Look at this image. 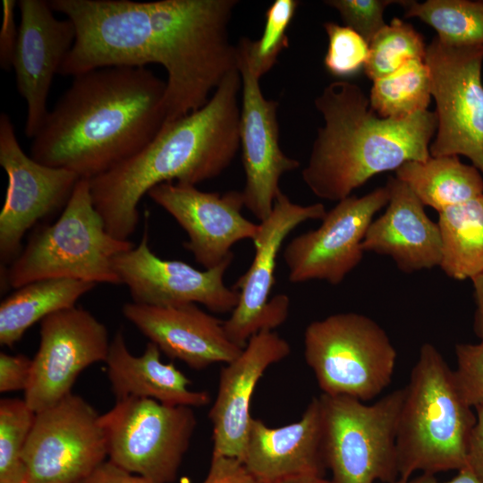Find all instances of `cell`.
Returning <instances> with one entry per match:
<instances>
[{
	"instance_id": "cell-1",
	"label": "cell",
	"mask_w": 483,
	"mask_h": 483,
	"mask_svg": "<svg viewBox=\"0 0 483 483\" xmlns=\"http://www.w3.org/2000/svg\"><path fill=\"white\" fill-rule=\"evenodd\" d=\"M166 81L146 66L74 77L32 139L30 157L91 180L142 150L166 120Z\"/></svg>"
},
{
	"instance_id": "cell-2",
	"label": "cell",
	"mask_w": 483,
	"mask_h": 483,
	"mask_svg": "<svg viewBox=\"0 0 483 483\" xmlns=\"http://www.w3.org/2000/svg\"><path fill=\"white\" fill-rule=\"evenodd\" d=\"M239 69L225 76L200 109L165 123L139 153L89 180L94 206L107 232L126 241L138 221V205L157 184L197 185L219 176L240 148Z\"/></svg>"
},
{
	"instance_id": "cell-3",
	"label": "cell",
	"mask_w": 483,
	"mask_h": 483,
	"mask_svg": "<svg viewBox=\"0 0 483 483\" xmlns=\"http://www.w3.org/2000/svg\"><path fill=\"white\" fill-rule=\"evenodd\" d=\"M314 103L324 125L301 177L320 199L338 202L379 173L430 157L437 126L435 112L383 118L360 87L346 80L328 84Z\"/></svg>"
},
{
	"instance_id": "cell-4",
	"label": "cell",
	"mask_w": 483,
	"mask_h": 483,
	"mask_svg": "<svg viewBox=\"0 0 483 483\" xmlns=\"http://www.w3.org/2000/svg\"><path fill=\"white\" fill-rule=\"evenodd\" d=\"M403 392L396 437L400 479L466 467L476 414L433 344L420 347Z\"/></svg>"
},
{
	"instance_id": "cell-5",
	"label": "cell",
	"mask_w": 483,
	"mask_h": 483,
	"mask_svg": "<svg viewBox=\"0 0 483 483\" xmlns=\"http://www.w3.org/2000/svg\"><path fill=\"white\" fill-rule=\"evenodd\" d=\"M134 246L107 232L94 206L89 181L80 179L59 218L35 233L4 271V284L17 289L55 278L122 284L113 259Z\"/></svg>"
},
{
	"instance_id": "cell-6",
	"label": "cell",
	"mask_w": 483,
	"mask_h": 483,
	"mask_svg": "<svg viewBox=\"0 0 483 483\" xmlns=\"http://www.w3.org/2000/svg\"><path fill=\"white\" fill-rule=\"evenodd\" d=\"M303 345L322 394L364 402L391 383L396 351L386 331L363 314L340 312L312 321Z\"/></svg>"
},
{
	"instance_id": "cell-7",
	"label": "cell",
	"mask_w": 483,
	"mask_h": 483,
	"mask_svg": "<svg viewBox=\"0 0 483 483\" xmlns=\"http://www.w3.org/2000/svg\"><path fill=\"white\" fill-rule=\"evenodd\" d=\"M403 388L373 404L320 394L324 452L332 483H392L400 479L397 427Z\"/></svg>"
},
{
	"instance_id": "cell-8",
	"label": "cell",
	"mask_w": 483,
	"mask_h": 483,
	"mask_svg": "<svg viewBox=\"0 0 483 483\" xmlns=\"http://www.w3.org/2000/svg\"><path fill=\"white\" fill-rule=\"evenodd\" d=\"M109 461L157 483L173 482L197 426L188 406L163 404L148 398L116 400L101 415Z\"/></svg>"
},
{
	"instance_id": "cell-9",
	"label": "cell",
	"mask_w": 483,
	"mask_h": 483,
	"mask_svg": "<svg viewBox=\"0 0 483 483\" xmlns=\"http://www.w3.org/2000/svg\"><path fill=\"white\" fill-rule=\"evenodd\" d=\"M425 61L437 120L430 156L462 155L483 174V46H450L436 37Z\"/></svg>"
},
{
	"instance_id": "cell-10",
	"label": "cell",
	"mask_w": 483,
	"mask_h": 483,
	"mask_svg": "<svg viewBox=\"0 0 483 483\" xmlns=\"http://www.w3.org/2000/svg\"><path fill=\"white\" fill-rule=\"evenodd\" d=\"M106 456L101 415L71 393L36 412L23 452L24 483H78Z\"/></svg>"
},
{
	"instance_id": "cell-11",
	"label": "cell",
	"mask_w": 483,
	"mask_h": 483,
	"mask_svg": "<svg viewBox=\"0 0 483 483\" xmlns=\"http://www.w3.org/2000/svg\"><path fill=\"white\" fill-rule=\"evenodd\" d=\"M326 214L322 203L303 206L292 202L282 191L277 195L270 215L259 224L253 241V260L233 286L240 292L239 301L224 321V328L233 343L244 348L254 335L261 330H274L286 320L289 297L278 294L269 299L278 253L285 238L299 225L322 220Z\"/></svg>"
},
{
	"instance_id": "cell-12",
	"label": "cell",
	"mask_w": 483,
	"mask_h": 483,
	"mask_svg": "<svg viewBox=\"0 0 483 483\" xmlns=\"http://www.w3.org/2000/svg\"><path fill=\"white\" fill-rule=\"evenodd\" d=\"M0 165L8 178L0 213V260L4 271L21 253L25 233L40 219L64 208L80 178L26 155L5 113L0 115Z\"/></svg>"
},
{
	"instance_id": "cell-13",
	"label": "cell",
	"mask_w": 483,
	"mask_h": 483,
	"mask_svg": "<svg viewBox=\"0 0 483 483\" xmlns=\"http://www.w3.org/2000/svg\"><path fill=\"white\" fill-rule=\"evenodd\" d=\"M389 197L386 185L361 197L351 195L326 211L318 228L292 238L283 253L289 281L341 284L360 263L367 230Z\"/></svg>"
},
{
	"instance_id": "cell-14",
	"label": "cell",
	"mask_w": 483,
	"mask_h": 483,
	"mask_svg": "<svg viewBox=\"0 0 483 483\" xmlns=\"http://www.w3.org/2000/svg\"><path fill=\"white\" fill-rule=\"evenodd\" d=\"M39 334V346L23 399L35 412L71 394L86 368L106 362L111 343L106 326L89 311L76 306L42 319Z\"/></svg>"
},
{
	"instance_id": "cell-15",
	"label": "cell",
	"mask_w": 483,
	"mask_h": 483,
	"mask_svg": "<svg viewBox=\"0 0 483 483\" xmlns=\"http://www.w3.org/2000/svg\"><path fill=\"white\" fill-rule=\"evenodd\" d=\"M147 226L138 246L113 259V268L128 287L132 302L160 307L199 303L222 314L235 309L240 292L224 282L233 257L202 271L184 261L162 259L149 248Z\"/></svg>"
},
{
	"instance_id": "cell-16",
	"label": "cell",
	"mask_w": 483,
	"mask_h": 483,
	"mask_svg": "<svg viewBox=\"0 0 483 483\" xmlns=\"http://www.w3.org/2000/svg\"><path fill=\"white\" fill-rule=\"evenodd\" d=\"M148 195L186 232L183 247L205 269L234 257L231 248L235 243L253 242L258 233L259 224L242 215V191L206 192L195 185L166 182L153 187Z\"/></svg>"
},
{
	"instance_id": "cell-17",
	"label": "cell",
	"mask_w": 483,
	"mask_h": 483,
	"mask_svg": "<svg viewBox=\"0 0 483 483\" xmlns=\"http://www.w3.org/2000/svg\"><path fill=\"white\" fill-rule=\"evenodd\" d=\"M242 77L240 148L245 173L242 194L244 206L258 220L271 213L281 176L300 167L301 163L286 156L279 145L278 103L267 99L259 79L238 54Z\"/></svg>"
},
{
	"instance_id": "cell-18",
	"label": "cell",
	"mask_w": 483,
	"mask_h": 483,
	"mask_svg": "<svg viewBox=\"0 0 483 483\" xmlns=\"http://www.w3.org/2000/svg\"><path fill=\"white\" fill-rule=\"evenodd\" d=\"M17 4L21 22L13 68L17 90L27 104L24 132L33 139L48 114L50 86L74 44L76 30L68 18L54 15L48 1Z\"/></svg>"
},
{
	"instance_id": "cell-19",
	"label": "cell",
	"mask_w": 483,
	"mask_h": 483,
	"mask_svg": "<svg viewBox=\"0 0 483 483\" xmlns=\"http://www.w3.org/2000/svg\"><path fill=\"white\" fill-rule=\"evenodd\" d=\"M291 352L289 343L274 330L254 335L219 375L218 388L208 412L212 424V454L238 458L242 462L253 417L250 402L258 382L272 365Z\"/></svg>"
},
{
	"instance_id": "cell-20",
	"label": "cell",
	"mask_w": 483,
	"mask_h": 483,
	"mask_svg": "<svg viewBox=\"0 0 483 483\" xmlns=\"http://www.w3.org/2000/svg\"><path fill=\"white\" fill-rule=\"evenodd\" d=\"M123 314L161 352L194 369L226 364L243 349L229 339L224 321L195 303L160 307L131 301L123 306Z\"/></svg>"
},
{
	"instance_id": "cell-21",
	"label": "cell",
	"mask_w": 483,
	"mask_h": 483,
	"mask_svg": "<svg viewBox=\"0 0 483 483\" xmlns=\"http://www.w3.org/2000/svg\"><path fill=\"white\" fill-rule=\"evenodd\" d=\"M242 462L262 483L324 477L326 464L319 397L310 401L299 420L285 426L272 428L252 418Z\"/></svg>"
},
{
	"instance_id": "cell-22",
	"label": "cell",
	"mask_w": 483,
	"mask_h": 483,
	"mask_svg": "<svg viewBox=\"0 0 483 483\" xmlns=\"http://www.w3.org/2000/svg\"><path fill=\"white\" fill-rule=\"evenodd\" d=\"M386 185L390 195L386 209L369 225L362 250L391 258L404 273L439 267L442 241L437 223L427 216L406 183L389 177Z\"/></svg>"
},
{
	"instance_id": "cell-23",
	"label": "cell",
	"mask_w": 483,
	"mask_h": 483,
	"mask_svg": "<svg viewBox=\"0 0 483 483\" xmlns=\"http://www.w3.org/2000/svg\"><path fill=\"white\" fill-rule=\"evenodd\" d=\"M160 355L161 351L152 342L147 343L141 355H133L123 332H116L106 360L107 377L116 400L133 396L172 406L208 405V393L191 390V381L174 364L164 363Z\"/></svg>"
},
{
	"instance_id": "cell-24",
	"label": "cell",
	"mask_w": 483,
	"mask_h": 483,
	"mask_svg": "<svg viewBox=\"0 0 483 483\" xmlns=\"http://www.w3.org/2000/svg\"><path fill=\"white\" fill-rule=\"evenodd\" d=\"M95 286L90 282L55 278L17 288L0 304L1 345H14L32 325L56 311L74 307Z\"/></svg>"
},
{
	"instance_id": "cell-25",
	"label": "cell",
	"mask_w": 483,
	"mask_h": 483,
	"mask_svg": "<svg viewBox=\"0 0 483 483\" xmlns=\"http://www.w3.org/2000/svg\"><path fill=\"white\" fill-rule=\"evenodd\" d=\"M395 177L406 183L424 206L438 213L483 194L481 173L462 163L457 156L408 161L395 170Z\"/></svg>"
},
{
	"instance_id": "cell-26",
	"label": "cell",
	"mask_w": 483,
	"mask_h": 483,
	"mask_svg": "<svg viewBox=\"0 0 483 483\" xmlns=\"http://www.w3.org/2000/svg\"><path fill=\"white\" fill-rule=\"evenodd\" d=\"M440 267L450 278L472 279L483 273V194L438 213Z\"/></svg>"
},
{
	"instance_id": "cell-27",
	"label": "cell",
	"mask_w": 483,
	"mask_h": 483,
	"mask_svg": "<svg viewBox=\"0 0 483 483\" xmlns=\"http://www.w3.org/2000/svg\"><path fill=\"white\" fill-rule=\"evenodd\" d=\"M431 80L425 59H413L373 81L369 103L381 117L404 119L428 110Z\"/></svg>"
},
{
	"instance_id": "cell-28",
	"label": "cell",
	"mask_w": 483,
	"mask_h": 483,
	"mask_svg": "<svg viewBox=\"0 0 483 483\" xmlns=\"http://www.w3.org/2000/svg\"><path fill=\"white\" fill-rule=\"evenodd\" d=\"M404 17H416L432 27L443 43L483 46V2L468 0L404 1Z\"/></svg>"
},
{
	"instance_id": "cell-29",
	"label": "cell",
	"mask_w": 483,
	"mask_h": 483,
	"mask_svg": "<svg viewBox=\"0 0 483 483\" xmlns=\"http://www.w3.org/2000/svg\"><path fill=\"white\" fill-rule=\"evenodd\" d=\"M427 46L422 35L410 23L394 18L369 43L366 75L373 81L387 76L413 59H425Z\"/></svg>"
},
{
	"instance_id": "cell-30",
	"label": "cell",
	"mask_w": 483,
	"mask_h": 483,
	"mask_svg": "<svg viewBox=\"0 0 483 483\" xmlns=\"http://www.w3.org/2000/svg\"><path fill=\"white\" fill-rule=\"evenodd\" d=\"M299 4L297 0H275L266 12L261 37L257 40L243 37L238 41V54L259 80L274 67L282 51L288 47L286 31Z\"/></svg>"
},
{
	"instance_id": "cell-31",
	"label": "cell",
	"mask_w": 483,
	"mask_h": 483,
	"mask_svg": "<svg viewBox=\"0 0 483 483\" xmlns=\"http://www.w3.org/2000/svg\"><path fill=\"white\" fill-rule=\"evenodd\" d=\"M36 412L24 400L0 401V483H24L23 452Z\"/></svg>"
},
{
	"instance_id": "cell-32",
	"label": "cell",
	"mask_w": 483,
	"mask_h": 483,
	"mask_svg": "<svg viewBox=\"0 0 483 483\" xmlns=\"http://www.w3.org/2000/svg\"><path fill=\"white\" fill-rule=\"evenodd\" d=\"M328 38L324 64L329 73L339 78L352 77L364 69L369 45L352 29L335 22L323 24Z\"/></svg>"
},
{
	"instance_id": "cell-33",
	"label": "cell",
	"mask_w": 483,
	"mask_h": 483,
	"mask_svg": "<svg viewBox=\"0 0 483 483\" xmlns=\"http://www.w3.org/2000/svg\"><path fill=\"white\" fill-rule=\"evenodd\" d=\"M402 4L404 1L394 0H327L325 4L335 8L345 26L359 33L369 45L370 41L386 24L384 12L392 4Z\"/></svg>"
},
{
	"instance_id": "cell-34",
	"label": "cell",
	"mask_w": 483,
	"mask_h": 483,
	"mask_svg": "<svg viewBox=\"0 0 483 483\" xmlns=\"http://www.w3.org/2000/svg\"><path fill=\"white\" fill-rule=\"evenodd\" d=\"M457 381L468 403L483 405V342L455 345Z\"/></svg>"
},
{
	"instance_id": "cell-35",
	"label": "cell",
	"mask_w": 483,
	"mask_h": 483,
	"mask_svg": "<svg viewBox=\"0 0 483 483\" xmlns=\"http://www.w3.org/2000/svg\"><path fill=\"white\" fill-rule=\"evenodd\" d=\"M202 483H262L238 458L212 454L208 475Z\"/></svg>"
},
{
	"instance_id": "cell-36",
	"label": "cell",
	"mask_w": 483,
	"mask_h": 483,
	"mask_svg": "<svg viewBox=\"0 0 483 483\" xmlns=\"http://www.w3.org/2000/svg\"><path fill=\"white\" fill-rule=\"evenodd\" d=\"M32 360L22 354L0 353V392L25 390L28 386Z\"/></svg>"
},
{
	"instance_id": "cell-37",
	"label": "cell",
	"mask_w": 483,
	"mask_h": 483,
	"mask_svg": "<svg viewBox=\"0 0 483 483\" xmlns=\"http://www.w3.org/2000/svg\"><path fill=\"white\" fill-rule=\"evenodd\" d=\"M15 0L3 1V19L0 30V67L3 70L13 68L14 55L19 38V25L15 23Z\"/></svg>"
},
{
	"instance_id": "cell-38",
	"label": "cell",
	"mask_w": 483,
	"mask_h": 483,
	"mask_svg": "<svg viewBox=\"0 0 483 483\" xmlns=\"http://www.w3.org/2000/svg\"><path fill=\"white\" fill-rule=\"evenodd\" d=\"M78 483H157L105 461Z\"/></svg>"
},
{
	"instance_id": "cell-39",
	"label": "cell",
	"mask_w": 483,
	"mask_h": 483,
	"mask_svg": "<svg viewBox=\"0 0 483 483\" xmlns=\"http://www.w3.org/2000/svg\"><path fill=\"white\" fill-rule=\"evenodd\" d=\"M474 409L476 423L470 440L467 466L483 483V405Z\"/></svg>"
},
{
	"instance_id": "cell-40",
	"label": "cell",
	"mask_w": 483,
	"mask_h": 483,
	"mask_svg": "<svg viewBox=\"0 0 483 483\" xmlns=\"http://www.w3.org/2000/svg\"><path fill=\"white\" fill-rule=\"evenodd\" d=\"M471 281L476 303L473 328L480 342H483V273L473 277Z\"/></svg>"
},
{
	"instance_id": "cell-41",
	"label": "cell",
	"mask_w": 483,
	"mask_h": 483,
	"mask_svg": "<svg viewBox=\"0 0 483 483\" xmlns=\"http://www.w3.org/2000/svg\"><path fill=\"white\" fill-rule=\"evenodd\" d=\"M408 483H482L472 470L468 467H464L458 470L456 476L452 479L445 482L437 480L433 474L421 473L420 475L410 479Z\"/></svg>"
},
{
	"instance_id": "cell-42",
	"label": "cell",
	"mask_w": 483,
	"mask_h": 483,
	"mask_svg": "<svg viewBox=\"0 0 483 483\" xmlns=\"http://www.w3.org/2000/svg\"><path fill=\"white\" fill-rule=\"evenodd\" d=\"M276 483H332L330 479H326L324 477L314 478H292L284 479Z\"/></svg>"
},
{
	"instance_id": "cell-43",
	"label": "cell",
	"mask_w": 483,
	"mask_h": 483,
	"mask_svg": "<svg viewBox=\"0 0 483 483\" xmlns=\"http://www.w3.org/2000/svg\"><path fill=\"white\" fill-rule=\"evenodd\" d=\"M392 483H408V480H405V479H398L397 480H395L394 482H392Z\"/></svg>"
}]
</instances>
